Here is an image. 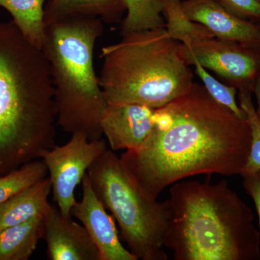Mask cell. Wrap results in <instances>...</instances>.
I'll return each mask as SVG.
<instances>
[{"label":"cell","mask_w":260,"mask_h":260,"mask_svg":"<svg viewBox=\"0 0 260 260\" xmlns=\"http://www.w3.org/2000/svg\"><path fill=\"white\" fill-rule=\"evenodd\" d=\"M43 216L0 231V260H28L43 239Z\"/></svg>","instance_id":"cell-15"},{"label":"cell","mask_w":260,"mask_h":260,"mask_svg":"<svg viewBox=\"0 0 260 260\" xmlns=\"http://www.w3.org/2000/svg\"><path fill=\"white\" fill-rule=\"evenodd\" d=\"M154 109L135 104H108L100 124L113 151L139 148L153 127Z\"/></svg>","instance_id":"cell-11"},{"label":"cell","mask_w":260,"mask_h":260,"mask_svg":"<svg viewBox=\"0 0 260 260\" xmlns=\"http://www.w3.org/2000/svg\"><path fill=\"white\" fill-rule=\"evenodd\" d=\"M180 51L189 66L191 61H198L238 91L253 93L260 73V50L213 37L186 44L181 43Z\"/></svg>","instance_id":"cell-8"},{"label":"cell","mask_w":260,"mask_h":260,"mask_svg":"<svg viewBox=\"0 0 260 260\" xmlns=\"http://www.w3.org/2000/svg\"><path fill=\"white\" fill-rule=\"evenodd\" d=\"M88 174L95 194L117 222L130 252L138 259L167 260L162 249L169 218L167 200L145 196L112 150L107 149L98 158Z\"/></svg>","instance_id":"cell-6"},{"label":"cell","mask_w":260,"mask_h":260,"mask_svg":"<svg viewBox=\"0 0 260 260\" xmlns=\"http://www.w3.org/2000/svg\"><path fill=\"white\" fill-rule=\"evenodd\" d=\"M49 260H102L99 249L83 225L64 218L49 205L43 216V239Z\"/></svg>","instance_id":"cell-10"},{"label":"cell","mask_w":260,"mask_h":260,"mask_svg":"<svg viewBox=\"0 0 260 260\" xmlns=\"http://www.w3.org/2000/svg\"><path fill=\"white\" fill-rule=\"evenodd\" d=\"M49 63L13 20L0 23V175L55 146Z\"/></svg>","instance_id":"cell-2"},{"label":"cell","mask_w":260,"mask_h":260,"mask_svg":"<svg viewBox=\"0 0 260 260\" xmlns=\"http://www.w3.org/2000/svg\"><path fill=\"white\" fill-rule=\"evenodd\" d=\"M126 15L121 22V32L165 28L160 0H124Z\"/></svg>","instance_id":"cell-18"},{"label":"cell","mask_w":260,"mask_h":260,"mask_svg":"<svg viewBox=\"0 0 260 260\" xmlns=\"http://www.w3.org/2000/svg\"><path fill=\"white\" fill-rule=\"evenodd\" d=\"M107 150L103 138L90 140L83 133L72 134L66 144L43 150L39 155L47 168L53 200L64 218H71L75 191L90 166Z\"/></svg>","instance_id":"cell-7"},{"label":"cell","mask_w":260,"mask_h":260,"mask_svg":"<svg viewBox=\"0 0 260 260\" xmlns=\"http://www.w3.org/2000/svg\"><path fill=\"white\" fill-rule=\"evenodd\" d=\"M51 192V181L47 177L0 205V231L44 215L50 205Z\"/></svg>","instance_id":"cell-14"},{"label":"cell","mask_w":260,"mask_h":260,"mask_svg":"<svg viewBox=\"0 0 260 260\" xmlns=\"http://www.w3.org/2000/svg\"><path fill=\"white\" fill-rule=\"evenodd\" d=\"M103 32L99 18L51 24L42 47L54 88L56 124L90 140L102 138L101 117L108 105L94 68V50Z\"/></svg>","instance_id":"cell-5"},{"label":"cell","mask_w":260,"mask_h":260,"mask_svg":"<svg viewBox=\"0 0 260 260\" xmlns=\"http://www.w3.org/2000/svg\"><path fill=\"white\" fill-rule=\"evenodd\" d=\"M253 93L255 95L256 104H257V107L255 108L256 114L260 121V73L253 87Z\"/></svg>","instance_id":"cell-24"},{"label":"cell","mask_w":260,"mask_h":260,"mask_svg":"<svg viewBox=\"0 0 260 260\" xmlns=\"http://www.w3.org/2000/svg\"><path fill=\"white\" fill-rule=\"evenodd\" d=\"M164 246L175 260H257L254 214L227 181H177L167 200Z\"/></svg>","instance_id":"cell-3"},{"label":"cell","mask_w":260,"mask_h":260,"mask_svg":"<svg viewBox=\"0 0 260 260\" xmlns=\"http://www.w3.org/2000/svg\"><path fill=\"white\" fill-rule=\"evenodd\" d=\"M83 198L75 202L71 215L86 229L100 253L102 260H138L119 239L112 215L95 194L88 172L82 181Z\"/></svg>","instance_id":"cell-9"},{"label":"cell","mask_w":260,"mask_h":260,"mask_svg":"<svg viewBox=\"0 0 260 260\" xmlns=\"http://www.w3.org/2000/svg\"><path fill=\"white\" fill-rule=\"evenodd\" d=\"M181 5L190 20L204 25L215 38L260 50V23L238 18L213 0H184Z\"/></svg>","instance_id":"cell-12"},{"label":"cell","mask_w":260,"mask_h":260,"mask_svg":"<svg viewBox=\"0 0 260 260\" xmlns=\"http://www.w3.org/2000/svg\"><path fill=\"white\" fill-rule=\"evenodd\" d=\"M102 49L99 82L108 104H135L156 109L184 95L194 74L181 54V43L165 28L121 34Z\"/></svg>","instance_id":"cell-4"},{"label":"cell","mask_w":260,"mask_h":260,"mask_svg":"<svg viewBox=\"0 0 260 260\" xmlns=\"http://www.w3.org/2000/svg\"><path fill=\"white\" fill-rule=\"evenodd\" d=\"M42 160H34L4 175H0V205L13 195L47 177Z\"/></svg>","instance_id":"cell-19"},{"label":"cell","mask_w":260,"mask_h":260,"mask_svg":"<svg viewBox=\"0 0 260 260\" xmlns=\"http://www.w3.org/2000/svg\"><path fill=\"white\" fill-rule=\"evenodd\" d=\"M250 147L246 119L194 83L188 93L154 109L148 138L120 160L140 191L156 200L167 186L192 176H241Z\"/></svg>","instance_id":"cell-1"},{"label":"cell","mask_w":260,"mask_h":260,"mask_svg":"<svg viewBox=\"0 0 260 260\" xmlns=\"http://www.w3.org/2000/svg\"><path fill=\"white\" fill-rule=\"evenodd\" d=\"M249 91H238L239 104L246 114V119L251 133V147L247 162L241 176L252 174L260 170V121L256 114Z\"/></svg>","instance_id":"cell-21"},{"label":"cell","mask_w":260,"mask_h":260,"mask_svg":"<svg viewBox=\"0 0 260 260\" xmlns=\"http://www.w3.org/2000/svg\"><path fill=\"white\" fill-rule=\"evenodd\" d=\"M243 178V186L246 192L254 202L260 228V170L252 174H244Z\"/></svg>","instance_id":"cell-23"},{"label":"cell","mask_w":260,"mask_h":260,"mask_svg":"<svg viewBox=\"0 0 260 260\" xmlns=\"http://www.w3.org/2000/svg\"><path fill=\"white\" fill-rule=\"evenodd\" d=\"M224 10L238 18L260 23L259 0H213Z\"/></svg>","instance_id":"cell-22"},{"label":"cell","mask_w":260,"mask_h":260,"mask_svg":"<svg viewBox=\"0 0 260 260\" xmlns=\"http://www.w3.org/2000/svg\"><path fill=\"white\" fill-rule=\"evenodd\" d=\"M126 12L124 0H48L44 7L46 25L84 18L119 23Z\"/></svg>","instance_id":"cell-13"},{"label":"cell","mask_w":260,"mask_h":260,"mask_svg":"<svg viewBox=\"0 0 260 260\" xmlns=\"http://www.w3.org/2000/svg\"><path fill=\"white\" fill-rule=\"evenodd\" d=\"M259 1L260 2V0H259Z\"/></svg>","instance_id":"cell-25"},{"label":"cell","mask_w":260,"mask_h":260,"mask_svg":"<svg viewBox=\"0 0 260 260\" xmlns=\"http://www.w3.org/2000/svg\"><path fill=\"white\" fill-rule=\"evenodd\" d=\"M48 0H0V6L13 18L24 37L42 49L45 38L44 7Z\"/></svg>","instance_id":"cell-16"},{"label":"cell","mask_w":260,"mask_h":260,"mask_svg":"<svg viewBox=\"0 0 260 260\" xmlns=\"http://www.w3.org/2000/svg\"><path fill=\"white\" fill-rule=\"evenodd\" d=\"M195 73L199 77L210 96L220 105L226 107L241 119H246V114L237 101L238 90L234 87L221 83L214 78L198 61H191Z\"/></svg>","instance_id":"cell-20"},{"label":"cell","mask_w":260,"mask_h":260,"mask_svg":"<svg viewBox=\"0 0 260 260\" xmlns=\"http://www.w3.org/2000/svg\"><path fill=\"white\" fill-rule=\"evenodd\" d=\"M160 3L167 18L165 29L174 40L186 44L215 37L204 25L189 19L183 10L181 0H160Z\"/></svg>","instance_id":"cell-17"}]
</instances>
